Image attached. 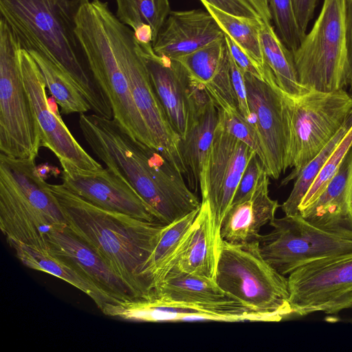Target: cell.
<instances>
[{"mask_svg":"<svg viewBox=\"0 0 352 352\" xmlns=\"http://www.w3.org/2000/svg\"><path fill=\"white\" fill-rule=\"evenodd\" d=\"M8 243L14 250L17 258L25 266L47 273L68 283L89 296L100 310L107 303L116 302L53 256L48 249L36 248L18 242Z\"/></svg>","mask_w":352,"mask_h":352,"instance_id":"d4e9b609","label":"cell"},{"mask_svg":"<svg viewBox=\"0 0 352 352\" xmlns=\"http://www.w3.org/2000/svg\"><path fill=\"white\" fill-rule=\"evenodd\" d=\"M268 5L278 36L293 53L304 37L297 24L292 0H268Z\"/></svg>","mask_w":352,"mask_h":352,"instance_id":"836d02e7","label":"cell"},{"mask_svg":"<svg viewBox=\"0 0 352 352\" xmlns=\"http://www.w3.org/2000/svg\"><path fill=\"white\" fill-rule=\"evenodd\" d=\"M199 210L166 225L144 270V276L153 293L170 271Z\"/></svg>","mask_w":352,"mask_h":352,"instance_id":"4316f807","label":"cell"},{"mask_svg":"<svg viewBox=\"0 0 352 352\" xmlns=\"http://www.w3.org/2000/svg\"><path fill=\"white\" fill-rule=\"evenodd\" d=\"M346 82L352 97V0H345Z\"/></svg>","mask_w":352,"mask_h":352,"instance_id":"ab89813d","label":"cell"},{"mask_svg":"<svg viewBox=\"0 0 352 352\" xmlns=\"http://www.w3.org/2000/svg\"><path fill=\"white\" fill-rule=\"evenodd\" d=\"M289 301L294 314H329L352 307V252L324 257L289 274Z\"/></svg>","mask_w":352,"mask_h":352,"instance_id":"30bf717a","label":"cell"},{"mask_svg":"<svg viewBox=\"0 0 352 352\" xmlns=\"http://www.w3.org/2000/svg\"><path fill=\"white\" fill-rule=\"evenodd\" d=\"M50 187L67 228L106 263L135 297L151 294L144 270L166 225L102 208L63 184Z\"/></svg>","mask_w":352,"mask_h":352,"instance_id":"6da1fadb","label":"cell"},{"mask_svg":"<svg viewBox=\"0 0 352 352\" xmlns=\"http://www.w3.org/2000/svg\"><path fill=\"white\" fill-rule=\"evenodd\" d=\"M318 0H292L294 11L301 34L305 37Z\"/></svg>","mask_w":352,"mask_h":352,"instance_id":"60d3db41","label":"cell"},{"mask_svg":"<svg viewBox=\"0 0 352 352\" xmlns=\"http://www.w3.org/2000/svg\"><path fill=\"white\" fill-rule=\"evenodd\" d=\"M117 53L135 105L151 135L155 149L179 173L190 174L181 151V138L170 124L154 90L142 48L133 31L116 16Z\"/></svg>","mask_w":352,"mask_h":352,"instance_id":"ba28073f","label":"cell"},{"mask_svg":"<svg viewBox=\"0 0 352 352\" xmlns=\"http://www.w3.org/2000/svg\"><path fill=\"white\" fill-rule=\"evenodd\" d=\"M205 1L226 12L246 17L261 18L253 0H200Z\"/></svg>","mask_w":352,"mask_h":352,"instance_id":"f35d334b","label":"cell"},{"mask_svg":"<svg viewBox=\"0 0 352 352\" xmlns=\"http://www.w3.org/2000/svg\"><path fill=\"white\" fill-rule=\"evenodd\" d=\"M140 45L153 87L168 120L181 140L184 139L191 116L189 74L177 59L155 54L152 43Z\"/></svg>","mask_w":352,"mask_h":352,"instance_id":"e0dca14e","label":"cell"},{"mask_svg":"<svg viewBox=\"0 0 352 352\" xmlns=\"http://www.w3.org/2000/svg\"><path fill=\"white\" fill-rule=\"evenodd\" d=\"M230 63L231 84L235 96L237 108L241 115L250 122L251 113L248 100L245 73L236 64L230 54Z\"/></svg>","mask_w":352,"mask_h":352,"instance_id":"8d00e7d4","label":"cell"},{"mask_svg":"<svg viewBox=\"0 0 352 352\" xmlns=\"http://www.w3.org/2000/svg\"><path fill=\"white\" fill-rule=\"evenodd\" d=\"M352 144V127L339 142L302 199L299 212L313 204L322 194L336 173L345 153Z\"/></svg>","mask_w":352,"mask_h":352,"instance_id":"e575fe53","label":"cell"},{"mask_svg":"<svg viewBox=\"0 0 352 352\" xmlns=\"http://www.w3.org/2000/svg\"><path fill=\"white\" fill-rule=\"evenodd\" d=\"M115 17L107 2L87 0L76 16L75 33L91 74L111 104L113 118L133 139L155 149L118 59Z\"/></svg>","mask_w":352,"mask_h":352,"instance_id":"3957f363","label":"cell"},{"mask_svg":"<svg viewBox=\"0 0 352 352\" xmlns=\"http://www.w3.org/2000/svg\"><path fill=\"white\" fill-rule=\"evenodd\" d=\"M288 129V168L292 172L282 186L295 179L336 135L352 111V97L344 89L311 90L298 96L284 93Z\"/></svg>","mask_w":352,"mask_h":352,"instance_id":"5b68a950","label":"cell"},{"mask_svg":"<svg viewBox=\"0 0 352 352\" xmlns=\"http://www.w3.org/2000/svg\"><path fill=\"white\" fill-rule=\"evenodd\" d=\"M153 294L164 300L190 303L233 300L219 287L214 278L176 270H170Z\"/></svg>","mask_w":352,"mask_h":352,"instance_id":"484cf974","label":"cell"},{"mask_svg":"<svg viewBox=\"0 0 352 352\" xmlns=\"http://www.w3.org/2000/svg\"><path fill=\"white\" fill-rule=\"evenodd\" d=\"M269 177L263 170L254 190L231 204L221 223L222 240L233 244L258 241L261 228L275 218L279 204L269 196Z\"/></svg>","mask_w":352,"mask_h":352,"instance_id":"ffe728a7","label":"cell"},{"mask_svg":"<svg viewBox=\"0 0 352 352\" xmlns=\"http://www.w3.org/2000/svg\"><path fill=\"white\" fill-rule=\"evenodd\" d=\"M87 0H0V13L21 47L36 52L74 82L94 113L113 118L111 104L91 74L75 33L76 18Z\"/></svg>","mask_w":352,"mask_h":352,"instance_id":"7a4b0ae2","label":"cell"},{"mask_svg":"<svg viewBox=\"0 0 352 352\" xmlns=\"http://www.w3.org/2000/svg\"><path fill=\"white\" fill-rule=\"evenodd\" d=\"M61 226L0 179V228L8 243L48 249L47 234Z\"/></svg>","mask_w":352,"mask_h":352,"instance_id":"44dd1931","label":"cell"},{"mask_svg":"<svg viewBox=\"0 0 352 352\" xmlns=\"http://www.w3.org/2000/svg\"><path fill=\"white\" fill-rule=\"evenodd\" d=\"M59 162L63 168L62 184L83 199L104 209L160 222L155 212L137 192L109 168L86 170L65 160Z\"/></svg>","mask_w":352,"mask_h":352,"instance_id":"9a60e30c","label":"cell"},{"mask_svg":"<svg viewBox=\"0 0 352 352\" xmlns=\"http://www.w3.org/2000/svg\"><path fill=\"white\" fill-rule=\"evenodd\" d=\"M261 41L264 63L284 93L295 97L311 91L299 82L293 54L282 42L272 23L263 21Z\"/></svg>","mask_w":352,"mask_h":352,"instance_id":"83f0119b","label":"cell"},{"mask_svg":"<svg viewBox=\"0 0 352 352\" xmlns=\"http://www.w3.org/2000/svg\"><path fill=\"white\" fill-rule=\"evenodd\" d=\"M48 251L115 301L135 297L131 289L65 225L47 235Z\"/></svg>","mask_w":352,"mask_h":352,"instance_id":"2e32d148","label":"cell"},{"mask_svg":"<svg viewBox=\"0 0 352 352\" xmlns=\"http://www.w3.org/2000/svg\"><path fill=\"white\" fill-rule=\"evenodd\" d=\"M352 127V111L346 121L336 135L328 142L321 151L300 171L295 179L294 187L287 200L281 205L285 215L299 214V206L339 142Z\"/></svg>","mask_w":352,"mask_h":352,"instance_id":"1f68e13d","label":"cell"},{"mask_svg":"<svg viewBox=\"0 0 352 352\" xmlns=\"http://www.w3.org/2000/svg\"><path fill=\"white\" fill-rule=\"evenodd\" d=\"M115 1V14L118 20L134 32L142 28L150 27L153 42L171 12L169 0Z\"/></svg>","mask_w":352,"mask_h":352,"instance_id":"4dcf8cb0","label":"cell"},{"mask_svg":"<svg viewBox=\"0 0 352 352\" xmlns=\"http://www.w3.org/2000/svg\"><path fill=\"white\" fill-rule=\"evenodd\" d=\"M225 34L208 10L171 11L152 45L157 55L177 58L223 38Z\"/></svg>","mask_w":352,"mask_h":352,"instance_id":"d6986e66","label":"cell"},{"mask_svg":"<svg viewBox=\"0 0 352 352\" xmlns=\"http://www.w3.org/2000/svg\"><path fill=\"white\" fill-rule=\"evenodd\" d=\"M201 2L225 34L263 68L265 63L261 41V32L263 23L262 19L234 15L221 10L205 1Z\"/></svg>","mask_w":352,"mask_h":352,"instance_id":"f546056e","label":"cell"},{"mask_svg":"<svg viewBox=\"0 0 352 352\" xmlns=\"http://www.w3.org/2000/svg\"><path fill=\"white\" fill-rule=\"evenodd\" d=\"M101 311L107 316L128 322H278L276 314L248 308L236 300L216 303H190L162 299L155 294L107 303Z\"/></svg>","mask_w":352,"mask_h":352,"instance_id":"8fae6325","label":"cell"},{"mask_svg":"<svg viewBox=\"0 0 352 352\" xmlns=\"http://www.w3.org/2000/svg\"><path fill=\"white\" fill-rule=\"evenodd\" d=\"M38 66L46 88L64 114L85 113L90 105L71 77L55 63L36 52H29Z\"/></svg>","mask_w":352,"mask_h":352,"instance_id":"f1b7e54d","label":"cell"},{"mask_svg":"<svg viewBox=\"0 0 352 352\" xmlns=\"http://www.w3.org/2000/svg\"><path fill=\"white\" fill-rule=\"evenodd\" d=\"M19 57L24 86L38 128L41 146L50 150L58 161L67 160L86 170L102 169V166L73 136L57 108L51 107L43 76L30 53L21 48Z\"/></svg>","mask_w":352,"mask_h":352,"instance_id":"5bb4252c","label":"cell"},{"mask_svg":"<svg viewBox=\"0 0 352 352\" xmlns=\"http://www.w3.org/2000/svg\"><path fill=\"white\" fill-rule=\"evenodd\" d=\"M292 54L304 87L331 92L346 87L345 0H324L312 28Z\"/></svg>","mask_w":352,"mask_h":352,"instance_id":"52a82bcc","label":"cell"},{"mask_svg":"<svg viewBox=\"0 0 352 352\" xmlns=\"http://www.w3.org/2000/svg\"><path fill=\"white\" fill-rule=\"evenodd\" d=\"M21 48L0 18V151L13 158L36 159L41 142L23 80Z\"/></svg>","mask_w":352,"mask_h":352,"instance_id":"8992f818","label":"cell"},{"mask_svg":"<svg viewBox=\"0 0 352 352\" xmlns=\"http://www.w3.org/2000/svg\"><path fill=\"white\" fill-rule=\"evenodd\" d=\"M264 80L245 73L248 100L254 124L262 144L266 172L278 179L288 168V129L284 92L278 86L271 69L265 64Z\"/></svg>","mask_w":352,"mask_h":352,"instance_id":"7c38bea8","label":"cell"},{"mask_svg":"<svg viewBox=\"0 0 352 352\" xmlns=\"http://www.w3.org/2000/svg\"><path fill=\"white\" fill-rule=\"evenodd\" d=\"M263 170L259 157L254 153L243 171L232 204L240 201L254 190Z\"/></svg>","mask_w":352,"mask_h":352,"instance_id":"d590c367","label":"cell"},{"mask_svg":"<svg viewBox=\"0 0 352 352\" xmlns=\"http://www.w3.org/2000/svg\"><path fill=\"white\" fill-rule=\"evenodd\" d=\"M205 85L218 109L219 119L226 129L256 153L266 171L267 162L263 148L254 124L241 115L237 107L230 104L211 86Z\"/></svg>","mask_w":352,"mask_h":352,"instance_id":"d6a6232c","label":"cell"},{"mask_svg":"<svg viewBox=\"0 0 352 352\" xmlns=\"http://www.w3.org/2000/svg\"><path fill=\"white\" fill-rule=\"evenodd\" d=\"M263 21L272 23L268 0H253Z\"/></svg>","mask_w":352,"mask_h":352,"instance_id":"b9f144b4","label":"cell"},{"mask_svg":"<svg viewBox=\"0 0 352 352\" xmlns=\"http://www.w3.org/2000/svg\"><path fill=\"white\" fill-rule=\"evenodd\" d=\"M218 122L219 111L212 98L206 104L192 108L186 135L181 140V151L195 184L201 179Z\"/></svg>","mask_w":352,"mask_h":352,"instance_id":"cb8c5ba5","label":"cell"},{"mask_svg":"<svg viewBox=\"0 0 352 352\" xmlns=\"http://www.w3.org/2000/svg\"><path fill=\"white\" fill-rule=\"evenodd\" d=\"M270 225L271 232L258 240L260 252L284 276L314 261L352 252V241L317 228L300 213L274 218Z\"/></svg>","mask_w":352,"mask_h":352,"instance_id":"9c48e42d","label":"cell"},{"mask_svg":"<svg viewBox=\"0 0 352 352\" xmlns=\"http://www.w3.org/2000/svg\"><path fill=\"white\" fill-rule=\"evenodd\" d=\"M221 241L214 233L209 204L206 200L201 201L197 215L170 271L214 278Z\"/></svg>","mask_w":352,"mask_h":352,"instance_id":"7402d4cb","label":"cell"},{"mask_svg":"<svg viewBox=\"0 0 352 352\" xmlns=\"http://www.w3.org/2000/svg\"><path fill=\"white\" fill-rule=\"evenodd\" d=\"M175 59L193 78L211 86L230 104L237 107L231 84L230 52L225 36Z\"/></svg>","mask_w":352,"mask_h":352,"instance_id":"603a6c76","label":"cell"},{"mask_svg":"<svg viewBox=\"0 0 352 352\" xmlns=\"http://www.w3.org/2000/svg\"><path fill=\"white\" fill-rule=\"evenodd\" d=\"M299 213L317 228L352 241V144L324 190Z\"/></svg>","mask_w":352,"mask_h":352,"instance_id":"ac0fdd59","label":"cell"},{"mask_svg":"<svg viewBox=\"0 0 352 352\" xmlns=\"http://www.w3.org/2000/svg\"><path fill=\"white\" fill-rule=\"evenodd\" d=\"M255 153L224 127L219 117L212 144L199 182L201 201H208L217 237L243 171Z\"/></svg>","mask_w":352,"mask_h":352,"instance_id":"4fadbf2b","label":"cell"},{"mask_svg":"<svg viewBox=\"0 0 352 352\" xmlns=\"http://www.w3.org/2000/svg\"><path fill=\"white\" fill-rule=\"evenodd\" d=\"M226 43L230 54L239 66L244 72L264 80L263 68L256 63L236 42L229 36L225 34Z\"/></svg>","mask_w":352,"mask_h":352,"instance_id":"74e56055","label":"cell"},{"mask_svg":"<svg viewBox=\"0 0 352 352\" xmlns=\"http://www.w3.org/2000/svg\"><path fill=\"white\" fill-rule=\"evenodd\" d=\"M215 281L230 297L248 308L276 314H294L288 280L262 256L258 241L233 244L221 239Z\"/></svg>","mask_w":352,"mask_h":352,"instance_id":"277c9868","label":"cell"}]
</instances>
